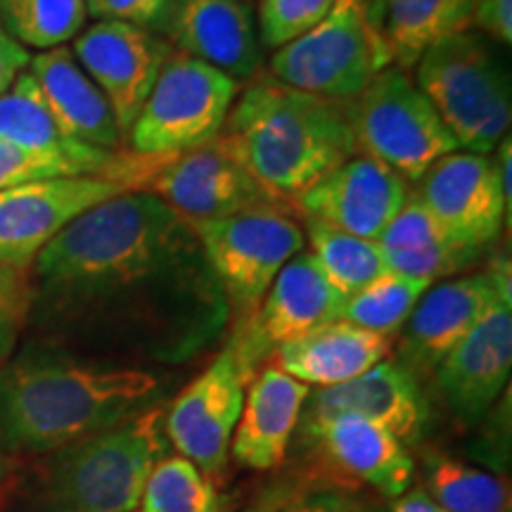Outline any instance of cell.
<instances>
[{"instance_id":"1","label":"cell","mask_w":512,"mask_h":512,"mask_svg":"<svg viewBox=\"0 0 512 512\" xmlns=\"http://www.w3.org/2000/svg\"><path fill=\"white\" fill-rule=\"evenodd\" d=\"M29 275L31 313L138 361H190L230 320L197 228L147 190L81 214L34 256Z\"/></svg>"},{"instance_id":"2","label":"cell","mask_w":512,"mask_h":512,"mask_svg":"<svg viewBox=\"0 0 512 512\" xmlns=\"http://www.w3.org/2000/svg\"><path fill=\"white\" fill-rule=\"evenodd\" d=\"M164 375L29 344L0 366V451L41 456L166 401Z\"/></svg>"},{"instance_id":"3","label":"cell","mask_w":512,"mask_h":512,"mask_svg":"<svg viewBox=\"0 0 512 512\" xmlns=\"http://www.w3.org/2000/svg\"><path fill=\"white\" fill-rule=\"evenodd\" d=\"M221 136L249 174L290 207L294 197L358 155L349 102L299 91L271 74L247 81Z\"/></svg>"},{"instance_id":"4","label":"cell","mask_w":512,"mask_h":512,"mask_svg":"<svg viewBox=\"0 0 512 512\" xmlns=\"http://www.w3.org/2000/svg\"><path fill=\"white\" fill-rule=\"evenodd\" d=\"M166 401L136 418L50 453L36 501L41 512H136L147 477L169 456Z\"/></svg>"},{"instance_id":"5","label":"cell","mask_w":512,"mask_h":512,"mask_svg":"<svg viewBox=\"0 0 512 512\" xmlns=\"http://www.w3.org/2000/svg\"><path fill=\"white\" fill-rule=\"evenodd\" d=\"M491 38L460 31L415 64V83L444 121L458 150L491 155L512 121L510 69Z\"/></svg>"},{"instance_id":"6","label":"cell","mask_w":512,"mask_h":512,"mask_svg":"<svg viewBox=\"0 0 512 512\" xmlns=\"http://www.w3.org/2000/svg\"><path fill=\"white\" fill-rule=\"evenodd\" d=\"M240 83L207 62L171 53L140 107L128 145L138 157H174L219 136Z\"/></svg>"},{"instance_id":"7","label":"cell","mask_w":512,"mask_h":512,"mask_svg":"<svg viewBox=\"0 0 512 512\" xmlns=\"http://www.w3.org/2000/svg\"><path fill=\"white\" fill-rule=\"evenodd\" d=\"M358 155H368L396 171L403 181H418L448 152L458 150L444 121L408 72L384 67L349 102Z\"/></svg>"},{"instance_id":"8","label":"cell","mask_w":512,"mask_h":512,"mask_svg":"<svg viewBox=\"0 0 512 512\" xmlns=\"http://www.w3.org/2000/svg\"><path fill=\"white\" fill-rule=\"evenodd\" d=\"M384 67L392 64L368 0H335L316 27L275 50L268 74L299 91L351 102Z\"/></svg>"},{"instance_id":"9","label":"cell","mask_w":512,"mask_h":512,"mask_svg":"<svg viewBox=\"0 0 512 512\" xmlns=\"http://www.w3.org/2000/svg\"><path fill=\"white\" fill-rule=\"evenodd\" d=\"M195 228L235 325L259 309L278 273L306 245L294 209L245 211Z\"/></svg>"},{"instance_id":"10","label":"cell","mask_w":512,"mask_h":512,"mask_svg":"<svg viewBox=\"0 0 512 512\" xmlns=\"http://www.w3.org/2000/svg\"><path fill=\"white\" fill-rule=\"evenodd\" d=\"M143 190L169 204L192 226L245 211L292 209L249 174L221 133L181 155L159 159Z\"/></svg>"},{"instance_id":"11","label":"cell","mask_w":512,"mask_h":512,"mask_svg":"<svg viewBox=\"0 0 512 512\" xmlns=\"http://www.w3.org/2000/svg\"><path fill=\"white\" fill-rule=\"evenodd\" d=\"M347 297L335 290L311 252H299L285 264L259 309L235 325L228 347L238 358L247 382L256 370L273 361L275 351L294 339L342 318Z\"/></svg>"},{"instance_id":"12","label":"cell","mask_w":512,"mask_h":512,"mask_svg":"<svg viewBox=\"0 0 512 512\" xmlns=\"http://www.w3.org/2000/svg\"><path fill=\"white\" fill-rule=\"evenodd\" d=\"M510 259L486 271L432 285L399 332V358L418 380L432 377L448 351L486 316L498 299L512 302Z\"/></svg>"},{"instance_id":"13","label":"cell","mask_w":512,"mask_h":512,"mask_svg":"<svg viewBox=\"0 0 512 512\" xmlns=\"http://www.w3.org/2000/svg\"><path fill=\"white\" fill-rule=\"evenodd\" d=\"M245 387L247 377L238 358L223 344L214 361L166 403V439L178 456L188 458L211 479L228 472L230 441L245 403Z\"/></svg>"},{"instance_id":"14","label":"cell","mask_w":512,"mask_h":512,"mask_svg":"<svg viewBox=\"0 0 512 512\" xmlns=\"http://www.w3.org/2000/svg\"><path fill=\"white\" fill-rule=\"evenodd\" d=\"M133 185L105 176H62L0 190V261L31 266L34 256L88 209Z\"/></svg>"},{"instance_id":"15","label":"cell","mask_w":512,"mask_h":512,"mask_svg":"<svg viewBox=\"0 0 512 512\" xmlns=\"http://www.w3.org/2000/svg\"><path fill=\"white\" fill-rule=\"evenodd\" d=\"M72 53L110 102L126 140L174 48L150 29L100 19L74 38Z\"/></svg>"},{"instance_id":"16","label":"cell","mask_w":512,"mask_h":512,"mask_svg":"<svg viewBox=\"0 0 512 512\" xmlns=\"http://www.w3.org/2000/svg\"><path fill=\"white\" fill-rule=\"evenodd\" d=\"M512 370V302L498 299L448 351L432 380L451 418L472 430L501 399Z\"/></svg>"},{"instance_id":"17","label":"cell","mask_w":512,"mask_h":512,"mask_svg":"<svg viewBox=\"0 0 512 512\" xmlns=\"http://www.w3.org/2000/svg\"><path fill=\"white\" fill-rule=\"evenodd\" d=\"M415 183V195L427 204L451 242L486 249L501 235L503 197L491 155L453 150Z\"/></svg>"},{"instance_id":"18","label":"cell","mask_w":512,"mask_h":512,"mask_svg":"<svg viewBox=\"0 0 512 512\" xmlns=\"http://www.w3.org/2000/svg\"><path fill=\"white\" fill-rule=\"evenodd\" d=\"M408 183L368 155H354L309 190L294 197L292 209L325 226L377 240L406 202Z\"/></svg>"},{"instance_id":"19","label":"cell","mask_w":512,"mask_h":512,"mask_svg":"<svg viewBox=\"0 0 512 512\" xmlns=\"http://www.w3.org/2000/svg\"><path fill=\"white\" fill-rule=\"evenodd\" d=\"M342 413L377 422L406 446L420 444L432 425V403L422 380L399 361L377 363L368 373L337 387L313 389L299 425Z\"/></svg>"},{"instance_id":"20","label":"cell","mask_w":512,"mask_h":512,"mask_svg":"<svg viewBox=\"0 0 512 512\" xmlns=\"http://www.w3.org/2000/svg\"><path fill=\"white\" fill-rule=\"evenodd\" d=\"M157 34L176 53L207 62L238 83L261 67L254 12L242 0H171Z\"/></svg>"},{"instance_id":"21","label":"cell","mask_w":512,"mask_h":512,"mask_svg":"<svg viewBox=\"0 0 512 512\" xmlns=\"http://www.w3.org/2000/svg\"><path fill=\"white\" fill-rule=\"evenodd\" d=\"M299 439L344 475L366 484L384 498H399L415 482V458L392 432L361 415L332 418L297 427Z\"/></svg>"},{"instance_id":"22","label":"cell","mask_w":512,"mask_h":512,"mask_svg":"<svg viewBox=\"0 0 512 512\" xmlns=\"http://www.w3.org/2000/svg\"><path fill=\"white\" fill-rule=\"evenodd\" d=\"M311 387L275 363L256 370L245 387V403L230 441V458L247 470H275L285 463Z\"/></svg>"},{"instance_id":"23","label":"cell","mask_w":512,"mask_h":512,"mask_svg":"<svg viewBox=\"0 0 512 512\" xmlns=\"http://www.w3.org/2000/svg\"><path fill=\"white\" fill-rule=\"evenodd\" d=\"M27 72L34 76L43 100L69 136L95 150L121 152L124 136L110 102L83 72L72 48L60 46L31 55Z\"/></svg>"},{"instance_id":"24","label":"cell","mask_w":512,"mask_h":512,"mask_svg":"<svg viewBox=\"0 0 512 512\" xmlns=\"http://www.w3.org/2000/svg\"><path fill=\"white\" fill-rule=\"evenodd\" d=\"M394 339L349 320H332L275 351L273 363L306 387H337L387 361Z\"/></svg>"},{"instance_id":"25","label":"cell","mask_w":512,"mask_h":512,"mask_svg":"<svg viewBox=\"0 0 512 512\" xmlns=\"http://www.w3.org/2000/svg\"><path fill=\"white\" fill-rule=\"evenodd\" d=\"M477 0H375L370 5L389 64L413 69L439 41L472 29Z\"/></svg>"},{"instance_id":"26","label":"cell","mask_w":512,"mask_h":512,"mask_svg":"<svg viewBox=\"0 0 512 512\" xmlns=\"http://www.w3.org/2000/svg\"><path fill=\"white\" fill-rule=\"evenodd\" d=\"M422 491L446 512H512L508 479L456 456H422Z\"/></svg>"},{"instance_id":"27","label":"cell","mask_w":512,"mask_h":512,"mask_svg":"<svg viewBox=\"0 0 512 512\" xmlns=\"http://www.w3.org/2000/svg\"><path fill=\"white\" fill-rule=\"evenodd\" d=\"M302 228L313 261L347 299L387 273L384 252L375 240L358 238L311 219H304Z\"/></svg>"},{"instance_id":"28","label":"cell","mask_w":512,"mask_h":512,"mask_svg":"<svg viewBox=\"0 0 512 512\" xmlns=\"http://www.w3.org/2000/svg\"><path fill=\"white\" fill-rule=\"evenodd\" d=\"M88 19L86 0H0V24L27 50L67 46Z\"/></svg>"},{"instance_id":"29","label":"cell","mask_w":512,"mask_h":512,"mask_svg":"<svg viewBox=\"0 0 512 512\" xmlns=\"http://www.w3.org/2000/svg\"><path fill=\"white\" fill-rule=\"evenodd\" d=\"M140 512H226L214 479L183 456H166L147 477Z\"/></svg>"},{"instance_id":"30","label":"cell","mask_w":512,"mask_h":512,"mask_svg":"<svg viewBox=\"0 0 512 512\" xmlns=\"http://www.w3.org/2000/svg\"><path fill=\"white\" fill-rule=\"evenodd\" d=\"M432 283L387 271L344 302L342 320L394 339Z\"/></svg>"},{"instance_id":"31","label":"cell","mask_w":512,"mask_h":512,"mask_svg":"<svg viewBox=\"0 0 512 512\" xmlns=\"http://www.w3.org/2000/svg\"><path fill=\"white\" fill-rule=\"evenodd\" d=\"M484 249L463 247L456 242L444 240L437 245L399 249V252H384V264L387 271L406 278L425 280V283H437L439 278H451V275L465 273L482 259Z\"/></svg>"},{"instance_id":"32","label":"cell","mask_w":512,"mask_h":512,"mask_svg":"<svg viewBox=\"0 0 512 512\" xmlns=\"http://www.w3.org/2000/svg\"><path fill=\"white\" fill-rule=\"evenodd\" d=\"M335 0H259L261 48L280 50L328 15Z\"/></svg>"},{"instance_id":"33","label":"cell","mask_w":512,"mask_h":512,"mask_svg":"<svg viewBox=\"0 0 512 512\" xmlns=\"http://www.w3.org/2000/svg\"><path fill=\"white\" fill-rule=\"evenodd\" d=\"M31 275L29 266L0 261V366L12 356L17 339L31 316Z\"/></svg>"},{"instance_id":"34","label":"cell","mask_w":512,"mask_h":512,"mask_svg":"<svg viewBox=\"0 0 512 512\" xmlns=\"http://www.w3.org/2000/svg\"><path fill=\"white\" fill-rule=\"evenodd\" d=\"M444 240L448 238L439 221L434 219L427 204L415 195V190H411L403 207L396 211L394 219L389 221V226L382 230V235L375 242L382 247V252H399V249L437 245Z\"/></svg>"},{"instance_id":"35","label":"cell","mask_w":512,"mask_h":512,"mask_svg":"<svg viewBox=\"0 0 512 512\" xmlns=\"http://www.w3.org/2000/svg\"><path fill=\"white\" fill-rule=\"evenodd\" d=\"M62 176H79L69 169L67 164L57 162L53 157L38 155L27 147L10 143L0 138V190L15 188L22 183L46 181V178H62Z\"/></svg>"},{"instance_id":"36","label":"cell","mask_w":512,"mask_h":512,"mask_svg":"<svg viewBox=\"0 0 512 512\" xmlns=\"http://www.w3.org/2000/svg\"><path fill=\"white\" fill-rule=\"evenodd\" d=\"M482 437H479L475 451L486 465L494 467L496 472H508L510 463V392L498 399L491 411L484 415ZM477 425V427H479Z\"/></svg>"},{"instance_id":"37","label":"cell","mask_w":512,"mask_h":512,"mask_svg":"<svg viewBox=\"0 0 512 512\" xmlns=\"http://www.w3.org/2000/svg\"><path fill=\"white\" fill-rule=\"evenodd\" d=\"M283 512H389V505L342 486H320L299 494Z\"/></svg>"},{"instance_id":"38","label":"cell","mask_w":512,"mask_h":512,"mask_svg":"<svg viewBox=\"0 0 512 512\" xmlns=\"http://www.w3.org/2000/svg\"><path fill=\"white\" fill-rule=\"evenodd\" d=\"M171 0H86L88 15L114 22H128L136 27L155 31L162 24Z\"/></svg>"},{"instance_id":"39","label":"cell","mask_w":512,"mask_h":512,"mask_svg":"<svg viewBox=\"0 0 512 512\" xmlns=\"http://www.w3.org/2000/svg\"><path fill=\"white\" fill-rule=\"evenodd\" d=\"M472 29L501 48L512 43V0H477Z\"/></svg>"},{"instance_id":"40","label":"cell","mask_w":512,"mask_h":512,"mask_svg":"<svg viewBox=\"0 0 512 512\" xmlns=\"http://www.w3.org/2000/svg\"><path fill=\"white\" fill-rule=\"evenodd\" d=\"M29 62V50L19 46L15 38L3 29V24H0V95L8 91L19 74L27 72Z\"/></svg>"},{"instance_id":"41","label":"cell","mask_w":512,"mask_h":512,"mask_svg":"<svg viewBox=\"0 0 512 512\" xmlns=\"http://www.w3.org/2000/svg\"><path fill=\"white\" fill-rule=\"evenodd\" d=\"M494 164L498 174V188L503 197V216H505V233H510L512 226V143L510 136H505L494 150Z\"/></svg>"},{"instance_id":"42","label":"cell","mask_w":512,"mask_h":512,"mask_svg":"<svg viewBox=\"0 0 512 512\" xmlns=\"http://www.w3.org/2000/svg\"><path fill=\"white\" fill-rule=\"evenodd\" d=\"M389 512H446L441 505L425 494L420 486H411L406 494L394 498Z\"/></svg>"},{"instance_id":"43","label":"cell","mask_w":512,"mask_h":512,"mask_svg":"<svg viewBox=\"0 0 512 512\" xmlns=\"http://www.w3.org/2000/svg\"><path fill=\"white\" fill-rule=\"evenodd\" d=\"M375 3V0H368V8H370V5H373Z\"/></svg>"},{"instance_id":"44","label":"cell","mask_w":512,"mask_h":512,"mask_svg":"<svg viewBox=\"0 0 512 512\" xmlns=\"http://www.w3.org/2000/svg\"><path fill=\"white\" fill-rule=\"evenodd\" d=\"M242 3H249V0H242Z\"/></svg>"}]
</instances>
